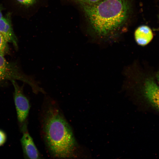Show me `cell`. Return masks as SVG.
Listing matches in <instances>:
<instances>
[{"instance_id": "1", "label": "cell", "mask_w": 159, "mask_h": 159, "mask_svg": "<svg viewBox=\"0 0 159 159\" xmlns=\"http://www.w3.org/2000/svg\"><path fill=\"white\" fill-rule=\"evenodd\" d=\"M81 5L94 35L104 42L116 37L131 10L130 0H102L93 5Z\"/></svg>"}, {"instance_id": "2", "label": "cell", "mask_w": 159, "mask_h": 159, "mask_svg": "<svg viewBox=\"0 0 159 159\" xmlns=\"http://www.w3.org/2000/svg\"><path fill=\"white\" fill-rule=\"evenodd\" d=\"M43 124L45 141L53 157L71 158L77 156V144L72 131L58 109L49 107Z\"/></svg>"}, {"instance_id": "3", "label": "cell", "mask_w": 159, "mask_h": 159, "mask_svg": "<svg viewBox=\"0 0 159 159\" xmlns=\"http://www.w3.org/2000/svg\"><path fill=\"white\" fill-rule=\"evenodd\" d=\"M4 56L0 54V81L20 80L29 85L33 92L36 94L45 92L44 89L39 86V82L33 77L24 74L16 65L7 61Z\"/></svg>"}, {"instance_id": "4", "label": "cell", "mask_w": 159, "mask_h": 159, "mask_svg": "<svg viewBox=\"0 0 159 159\" xmlns=\"http://www.w3.org/2000/svg\"><path fill=\"white\" fill-rule=\"evenodd\" d=\"M11 81L14 88V100L17 120L21 125H24L30 109L29 102L24 93L23 87L19 86L16 80Z\"/></svg>"}, {"instance_id": "5", "label": "cell", "mask_w": 159, "mask_h": 159, "mask_svg": "<svg viewBox=\"0 0 159 159\" xmlns=\"http://www.w3.org/2000/svg\"><path fill=\"white\" fill-rule=\"evenodd\" d=\"M23 132L21 143L24 155L26 158L39 159L40 156L33 140L26 129L25 125L22 128Z\"/></svg>"}, {"instance_id": "6", "label": "cell", "mask_w": 159, "mask_h": 159, "mask_svg": "<svg viewBox=\"0 0 159 159\" xmlns=\"http://www.w3.org/2000/svg\"><path fill=\"white\" fill-rule=\"evenodd\" d=\"M143 90L145 98L154 107L159 110V87L153 79H146L143 85Z\"/></svg>"}, {"instance_id": "7", "label": "cell", "mask_w": 159, "mask_h": 159, "mask_svg": "<svg viewBox=\"0 0 159 159\" xmlns=\"http://www.w3.org/2000/svg\"><path fill=\"white\" fill-rule=\"evenodd\" d=\"M0 33L8 43H11L17 49V39L12 28L9 15L3 16L0 19Z\"/></svg>"}, {"instance_id": "8", "label": "cell", "mask_w": 159, "mask_h": 159, "mask_svg": "<svg viewBox=\"0 0 159 159\" xmlns=\"http://www.w3.org/2000/svg\"><path fill=\"white\" fill-rule=\"evenodd\" d=\"M135 39L137 43L141 46L148 44L152 39L153 34L148 26L143 25L138 27L134 33Z\"/></svg>"}, {"instance_id": "9", "label": "cell", "mask_w": 159, "mask_h": 159, "mask_svg": "<svg viewBox=\"0 0 159 159\" xmlns=\"http://www.w3.org/2000/svg\"><path fill=\"white\" fill-rule=\"evenodd\" d=\"M6 41L2 35L0 33V54L4 55L9 51V48Z\"/></svg>"}, {"instance_id": "10", "label": "cell", "mask_w": 159, "mask_h": 159, "mask_svg": "<svg viewBox=\"0 0 159 159\" xmlns=\"http://www.w3.org/2000/svg\"><path fill=\"white\" fill-rule=\"evenodd\" d=\"M7 140V135L4 131L0 129V147L4 144Z\"/></svg>"}, {"instance_id": "11", "label": "cell", "mask_w": 159, "mask_h": 159, "mask_svg": "<svg viewBox=\"0 0 159 159\" xmlns=\"http://www.w3.org/2000/svg\"><path fill=\"white\" fill-rule=\"evenodd\" d=\"M81 4L93 5L100 2L102 0H78Z\"/></svg>"}, {"instance_id": "12", "label": "cell", "mask_w": 159, "mask_h": 159, "mask_svg": "<svg viewBox=\"0 0 159 159\" xmlns=\"http://www.w3.org/2000/svg\"><path fill=\"white\" fill-rule=\"evenodd\" d=\"M19 3L26 6L32 5L35 3L36 0H16Z\"/></svg>"}, {"instance_id": "13", "label": "cell", "mask_w": 159, "mask_h": 159, "mask_svg": "<svg viewBox=\"0 0 159 159\" xmlns=\"http://www.w3.org/2000/svg\"><path fill=\"white\" fill-rule=\"evenodd\" d=\"M3 16L2 13L1 9L0 7V19H1Z\"/></svg>"}, {"instance_id": "14", "label": "cell", "mask_w": 159, "mask_h": 159, "mask_svg": "<svg viewBox=\"0 0 159 159\" xmlns=\"http://www.w3.org/2000/svg\"><path fill=\"white\" fill-rule=\"evenodd\" d=\"M157 79L159 83V72L156 75Z\"/></svg>"}]
</instances>
